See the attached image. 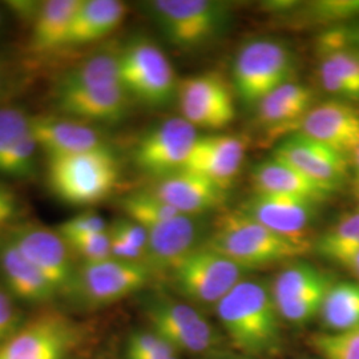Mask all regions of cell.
<instances>
[{"instance_id":"cell-36","label":"cell","mask_w":359,"mask_h":359,"mask_svg":"<svg viewBox=\"0 0 359 359\" xmlns=\"http://www.w3.org/2000/svg\"><path fill=\"white\" fill-rule=\"evenodd\" d=\"M32 116L22 107L0 105V161L31 130Z\"/></svg>"},{"instance_id":"cell-9","label":"cell","mask_w":359,"mask_h":359,"mask_svg":"<svg viewBox=\"0 0 359 359\" xmlns=\"http://www.w3.org/2000/svg\"><path fill=\"white\" fill-rule=\"evenodd\" d=\"M120 77L130 97L151 107L165 105L177 95L179 80L173 67L148 39H136L120 52Z\"/></svg>"},{"instance_id":"cell-18","label":"cell","mask_w":359,"mask_h":359,"mask_svg":"<svg viewBox=\"0 0 359 359\" xmlns=\"http://www.w3.org/2000/svg\"><path fill=\"white\" fill-rule=\"evenodd\" d=\"M317 203L281 194L255 193L240 212L273 231L293 238H308L306 231L317 213Z\"/></svg>"},{"instance_id":"cell-11","label":"cell","mask_w":359,"mask_h":359,"mask_svg":"<svg viewBox=\"0 0 359 359\" xmlns=\"http://www.w3.org/2000/svg\"><path fill=\"white\" fill-rule=\"evenodd\" d=\"M149 10L168 40L180 48L204 46L226 19L225 4L210 0H154Z\"/></svg>"},{"instance_id":"cell-19","label":"cell","mask_w":359,"mask_h":359,"mask_svg":"<svg viewBox=\"0 0 359 359\" xmlns=\"http://www.w3.org/2000/svg\"><path fill=\"white\" fill-rule=\"evenodd\" d=\"M298 132L341 154H354L359 145V111L344 102L318 104L302 118Z\"/></svg>"},{"instance_id":"cell-13","label":"cell","mask_w":359,"mask_h":359,"mask_svg":"<svg viewBox=\"0 0 359 359\" xmlns=\"http://www.w3.org/2000/svg\"><path fill=\"white\" fill-rule=\"evenodd\" d=\"M197 128L184 117H169L148 129L133 149L135 165L147 175L163 179L185 165L198 139Z\"/></svg>"},{"instance_id":"cell-33","label":"cell","mask_w":359,"mask_h":359,"mask_svg":"<svg viewBox=\"0 0 359 359\" xmlns=\"http://www.w3.org/2000/svg\"><path fill=\"white\" fill-rule=\"evenodd\" d=\"M295 18L305 23L333 27L359 19V0H317L302 6Z\"/></svg>"},{"instance_id":"cell-43","label":"cell","mask_w":359,"mask_h":359,"mask_svg":"<svg viewBox=\"0 0 359 359\" xmlns=\"http://www.w3.org/2000/svg\"><path fill=\"white\" fill-rule=\"evenodd\" d=\"M20 204L18 194L13 189L0 181V217L8 219L11 224L19 216Z\"/></svg>"},{"instance_id":"cell-42","label":"cell","mask_w":359,"mask_h":359,"mask_svg":"<svg viewBox=\"0 0 359 359\" xmlns=\"http://www.w3.org/2000/svg\"><path fill=\"white\" fill-rule=\"evenodd\" d=\"M108 231L117 237L123 238L129 245L135 246L136 249L142 250L145 255L147 244H148V231L140 224L127 217L120 218V219H116Z\"/></svg>"},{"instance_id":"cell-31","label":"cell","mask_w":359,"mask_h":359,"mask_svg":"<svg viewBox=\"0 0 359 359\" xmlns=\"http://www.w3.org/2000/svg\"><path fill=\"white\" fill-rule=\"evenodd\" d=\"M316 250L334 264L346 266L359 252V212L348 213L325 231L316 244Z\"/></svg>"},{"instance_id":"cell-12","label":"cell","mask_w":359,"mask_h":359,"mask_svg":"<svg viewBox=\"0 0 359 359\" xmlns=\"http://www.w3.org/2000/svg\"><path fill=\"white\" fill-rule=\"evenodd\" d=\"M7 234L48 280L59 297L69 298L76 280L75 256L56 229L39 224L15 225Z\"/></svg>"},{"instance_id":"cell-4","label":"cell","mask_w":359,"mask_h":359,"mask_svg":"<svg viewBox=\"0 0 359 359\" xmlns=\"http://www.w3.org/2000/svg\"><path fill=\"white\" fill-rule=\"evenodd\" d=\"M86 323L59 310L46 309L31 318L0 347V359H79L90 345Z\"/></svg>"},{"instance_id":"cell-34","label":"cell","mask_w":359,"mask_h":359,"mask_svg":"<svg viewBox=\"0 0 359 359\" xmlns=\"http://www.w3.org/2000/svg\"><path fill=\"white\" fill-rule=\"evenodd\" d=\"M39 152L41 151L38 142L32 130H29L0 161V176L13 180L34 177L38 167Z\"/></svg>"},{"instance_id":"cell-20","label":"cell","mask_w":359,"mask_h":359,"mask_svg":"<svg viewBox=\"0 0 359 359\" xmlns=\"http://www.w3.org/2000/svg\"><path fill=\"white\" fill-rule=\"evenodd\" d=\"M55 108L59 115L83 123H117L129 109L130 95L123 86L103 90H55Z\"/></svg>"},{"instance_id":"cell-24","label":"cell","mask_w":359,"mask_h":359,"mask_svg":"<svg viewBox=\"0 0 359 359\" xmlns=\"http://www.w3.org/2000/svg\"><path fill=\"white\" fill-rule=\"evenodd\" d=\"M252 181L256 193L289 196L317 204L333 193L329 188L274 157L262 161L253 169Z\"/></svg>"},{"instance_id":"cell-41","label":"cell","mask_w":359,"mask_h":359,"mask_svg":"<svg viewBox=\"0 0 359 359\" xmlns=\"http://www.w3.org/2000/svg\"><path fill=\"white\" fill-rule=\"evenodd\" d=\"M56 231H59L63 237H72V236H83V234H92V233H103L108 231L107 221L103 216L96 212H81L76 216L62 222Z\"/></svg>"},{"instance_id":"cell-39","label":"cell","mask_w":359,"mask_h":359,"mask_svg":"<svg viewBox=\"0 0 359 359\" xmlns=\"http://www.w3.org/2000/svg\"><path fill=\"white\" fill-rule=\"evenodd\" d=\"M63 238L67 241L69 249L72 250L74 256L79 257L81 261H97V259L112 257L111 256V238H109L108 231L103 233L63 237Z\"/></svg>"},{"instance_id":"cell-51","label":"cell","mask_w":359,"mask_h":359,"mask_svg":"<svg viewBox=\"0 0 359 359\" xmlns=\"http://www.w3.org/2000/svg\"><path fill=\"white\" fill-rule=\"evenodd\" d=\"M357 196H358V198H359V192H357Z\"/></svg>"},{"instance_id":"cell-35","label":"cell","mask_w":359,"mask_h":359,"mask_svg":"<svg viewBox=\"0 0 359 359\" xmlns=\"http://www.w3.org/2000/svg\"><path fill=\"white\" fill-rule=\"evenodd\" d=\"M310 346L322 359H359V326L344 333L314 334Z\"/></svg>"},{"instance_id":"cell-27","label":"cell","mask_w":359,"mask_h":359,"mask_svg":"<svg viewBox=\"0 0 359 359\" xmlns=\"http://www.w3.org/2000/svg\"><path fill=\"white\" fill-rule=\"evenodd\" d=\"M79 4L80 0L41 1L38 13L31 22L29 48L36 53L63 50Z\"/></svg>"},{"instance_id":"cell-32","label":"cell","mask_w":359,"mask_h":359,"mask_svg":"<svg viewBox=\"0 0 359 359\" xmlns=\"http://www.w3.org/2000/svg\"><path fill=\"white\" fill-rule=\"evenodd\" d=\"M121 208L127 218L140 224L145 229L180 215L176 209L168 205L151 189L126 196L121 200Z\"/></svg>"},{"instance_id":"cell-30","label":"cell","mask_w":359,"mask_h":359,"mask_svg":"<svg viewBox=\"0 0 359 359\" xmlns=\"http://www.w3.org/2000/svg\"><path fill=\"white\" fill-rule=\"evenodd\" d=\"M318 68L323 90L342 99L359 100V59L351 52L338 51L320 56Z\"/></svg>"},{"instance_id":"cell-45","label":"cell","mask_w":359,"mask_h":359,"mask_svg":"<svg viewBox=\"0 0 359 359\" xmlns=\"http://www.w3.org/2000/svg\"><path fill=\"white\" fill-rule=\"evenodd\" d=\"M8 79H10V71H8V67L0 60V99L3 97L4 92L7 90V86H8Z\"/></svg>"},{"instance_id":"cell-21","label":"cell","mask_w":359,"mask_h":359,"mask_svg":"<svg viewBox=\"0 0 359 359\" xmlns=\"http://www.w3.org/2000/svg\"><path fill=\"white\" fill-rule=\"evenodd\" d=\"M0 276L3 287L18 302L47 305L59 298L51 283L19 250L7 233L0 237Z\"/></svg>"},{"instance_id":"cell-14","label":"cell","mask_w":359,"mask_h":359,"mask_svg":"<svg viewBox=\"0 0 359 359\" xmlns=\"http://www.w3.org/2000/svg\"><path fill=\"white\" fill-rule=\"evenodd\" d=\"M177 97L182 117L196 128H225L236 115L233 93L217 74L181 80Z\"/></svg>"},{"instance_id":"cell-26","label":"cell","mask_w":359,"mask_h":359,"mask_svg":"<svg viewBox=\"0 0 359 359\" xmlns=\"http://www.w3.org/2000/svg\"><path fill=\"white\" fill-rule=\"evenodd\" d=\"M311 102L313 92L310 88L289 81L257 104V120L268 130H297L311 109Z\"/></svg>"},{"instance_id":"cell-50","label":"cell","mask_w":359,"mask_h":359,"mask_svg":"<svg viewBox=\"0 0 359 359\" xmlns=\"http://www.w3.org/2000/svg\"><path fill=\"white\" fill-rule=\"evenodd\" d=\"M354 55H357V56H358V59H359V53H354Z\"/></svg>"},{"instance_id":"cell-3","label":"cell","mask_w":359,"mask_h":359,"mask_svg":"<svg viewBox=\"0 0 359 359\" xmlns=\"http://www.w3.org/2000/svg\"><path fill=\"white\" fill-rule=\"evenodd\" d=\"M120 168L107 147L83 154L47 157V182L65 204L95 205L115 189Z\"/></svg>"},{"instance_id":"cell-44","label":"cell","mask_w":359,"mask_h":359,"mask_svg":"<svg viewBox=\"0 0 359 359\" xmlns=\"http://www.w3.org/2000/svg\"><path fill=\"white\" fill-rule=\"evenodd\" d=\"M201 359H257L248 357L244 354H240L237 351H231V350H224L219 348L217 351H213L210 354H208L205 357H201Z\"/></svg>"},{"instance_id":"cell-28","label":"cell","mask_w":359,"mask_h":359,"mask_svg":"<svg viewBox=\"0 0 359 359\" xmlns=\"http://www.w3.org/2000/svg\"><path fill=\"white\" fill-rule=\"evenodd\" d=\"M120 77V52H104L90 56L67 71L57 81L56 88L69 90H103L118 87Z\"/></svg>"},{"instance_id":"cell-1","label":"cell","mask_w":359,"mask_h":359,"mask_svg":"<svg viewBox=\"0 0 359 359\" xmlns=\"http://www.w3.org/2000/svg\"><path fill=\"white\" fill-rule=\"evenodd\" d=\"M216 314L237 353L257 359L283 353V322L266 281L246 277L221 299Z\"/></svg>"},{"instance_id":"cell-8","label":"cell","mask_w":359,"mask_h":359,"mask_svg":"<svg viewBox=\"0 0 359 359\" xmlns=\"http://www.w3.org/2000/svg\"><path fill=\"white\" fill-rule=\"evenodd\" d=\"M294 57L289 47L276 39L248 41L233 67V81L238 96L248 104H258L270 92L292 81Z\"/></svg>"},{"instance_id":"cell-22","label":"cell","mask_w":359,"mask_h":359,"mask_svg":"<svg viewBox=\"0 0 359 359\" xmlns=\"http://www.w3.org/2000/svg\"><path fill=\"white\" fill-rule=\"evenodd\" d=\"M31 130L47 157L83 154L107 147L100 132L67 116H32Z\"/></svg>"},{"instance_id":"cell-38","label":"cell","mask_w":359,"mask_h":359,"mask_svg":"<svg viewBox=\"0 0 359 359\" xmlns=\"http://www.w3.org/2000/svg\"><path fill=\"white\" fill-rule=\"evenodd\" d=\"M180 354L164 338L154 330H137L129 335L126 346V359Z\"/></svg>"},{"instance_id":"cell-46","label":"cell","mask_w":359,"mask_h":359,"mask_svg":"<svg viewBox=\"0 0 359 359\" xmlns=\"http://www.w3.org/2000/svg\"><path fill=\"white\" fill-rule=\"evenodd\" d=\"M345 268L351 270V271L354 273V276L358 278L359 281V252L347 262V265Z\"/></svg>"},{"instance_id":"cell-10","label":"cell","mask_w":359,"mask_h":359,"mask_svg":"<svg viewBox=\"0 0 359 359\" xmlns=\"http://www.w3.org/2000/svg\"><path fill=\"white\" fill-rule=\"evenodd\" d=\"M333 283L329 274L308 262L286 265L270 285L283 323L302 327L318 317Z\"/></svg>"},{"instance_id":"cell-29","label":"cell","mask_w":359,"mask_h":359,"mask_svg":"<svg viewBox=\"0 0 359 359\" xmlns=\"http://www.w3.org/2000/svg\"><path fill=\"white\" fill-rule=\"evenodd\" d=\"M327 333H344L359 326V281L334 283L320 313Z\"/></svg>"},{"instance_id":"cell-15","label":"cell","mask_w":359,"mask_h":359,"mask_svg":"<svg viewBox=\"0 0 359 359\" xmlns=\"http://www.w3.org/2000/svg\"><path fill=\"white\" fill-rule=\"evenodd\" d=\"M147 231L148 244L144 264L152 273H170L185 257L205 243V226L201 216L179 215L148 228Z\"/></svg>"},{"instance_id":"cell-40","label":"cell","mask_w":359,"mask_h":359,"mask_svg":"<svg viewBox=\"0 0 359 359\" xmlns=\"http://www.w3.org/2000/svg\"><path fill=\"white\" fill-rule=\"evenodd\" d=\"M26 321L18 301L0 286V347L3 346Z\"/></svg>"},{"instance_id":"cell-2","label":"cell","mask_w":359,"mask_h":359,"mask_svg":"<svg viewBox=\"0 0 359 359\" xmlns=\"http://www.w3.org/2000/svg\"><path fill=\"white\" fill-rule=\"evenodd\" d=\"M204 245L250 271L292 261L310 248L308 238L278 234L240 210L218 217Z\"/></svg>"},{"instance_id":"cell-16","label":"cell","mask_w":359,"mask_h":359,"mask_svg":"<svg viewBox=\"0 0 359 359\" xmlns=\"http://www.w3.org/2000/svg\"><path fill=\"white\" fill-rule=\"evenodd\" d=\"M273 157L292 165L332 192L346 179V154L299 132L280 142Z\"/></svg>"},{"instance_id":"cell-47","label":"cell","mask_w":359,"mask_h":359,"mask_svg":"<svg viewBox=\"0 0 359 359\" xmlns=\"http://www.w3.org/2000/svg\"><path fill=\"white\" fill-rule=\"evenodd\" d=\"M354 176H355V189L359 192V145L354 151Z\"/></svg>"},{"instance_id":"cell-37","label":"cell","mask_w":359,"mask_h":359,"mask_svg":"<svg viewBox=\"0 0 359 359\" xmlns=\"http://www.w3.org/2000/svg\"><path fill=\"white\" fill-rule=\"evenodd\" d=\"M316 48L320 56L338 51L359 53V19L322 29Z\"/></svg>"},{"instance_id":"cell-17","label":"cell","mask_w":359,"mask_h":359,"mask_svg":"<svg viewBox=\"0 0 359 359\" xmlns=\"http://www.w3.org/2000/svg\"><path fill=\"white\" fill-rule=\"evenodd\" d=\"M245 157V142L231 135L198 136L182 170L213 181L224 191L237 179Z\"/></svg>"},{"instance_id":"cell-23","label":"cell","mask_w":359,"mask_h":359,"mask_svg":"<svg viewBox=\"0 0 359 359\" xmlns=\"http://www.w3.org/2000/svg\"><path fill=\"white\" fill-rule=\"evenodd\" d=\"M151 191L185 216H201L221 205L225 198V191L217 184L189 170L158 180Z\"/></svg>"},{"instance_id":"cell-48","label":"cell","mask_w":359,"mask_h":359,"mask_svg":"<svg viewBox=\"0 0 359 359\" xmlns=\"http://www.w3.org/2000/svg\"><path fill=\"white\" fill-rule=\"evenodd\" d=\"M130 359H180V354H167V355H154V357H142V358Z\"/></svg>"},{"instance_id":"cell-7","label":"cell","mask_w":359,"mask_h":359,"mask_svg":"<svg viewBox=\"0 0 359 359\" xmlns=\"http://www.w3.org/2000/svg\"><path fill=\"white\" fill-rule=\"evenodd\" d=\"M144 262L108 257L77 264L76 280L69 298L81 308L96 310L142 290L152 277Z\"/></svg>"},{"instance_id":"cell-5","label":"cell","mask_w":359,"mask_h":359,"mask_svg":"<svg viewBox=\"0 0 359 359\" xmlns=\"http://www.w3.org/2000/svg\"><path fill=\"white\" fill-rule=\"evenodd\" d=\"M144 317L151 330L164 338L180 354L198 357L222 348V335L204 313L189 302L165 293H152L142 301Z\"/></svg>"},{"instance_id":"cell-25","label":"cell","mask_w":359,"mask_h":359,"mask_svg":"<svg viewBox=\"0 0 359 359\" xmlns=\"http://www.w3.org/2000/svg\"><path fill=\"white\" fill-rule=\"evenodd\" d=\"M127 6L118 0H80L65 47H80L111 35L124 22Z\"/></svg>"},{"instance_id":"cell-6","label":"cell","mask_w":359,"mask_h":359,"mask_svg":"<svg viewBox=\"0 0 359 359\" xmlns=\"http://www.w3.org/2000/svg\"><path fill=\"white\" fill-rule=\"evenodd\" d=\"M250 270L215 249L201 245L170 271L175 287L187 302L200 308H215L221 299L248 277Z\"/></svg>"},{"instance_id":"cell-49","label":"cell","mask_w":359,"mask_h":359,"mask_svg":"<svg viewBox=\"0 0 359 359\" xmlns=\"http://www.w3.org/2000/svg\"><path fill=\"white\" fill-rule=\"evenodd\" d=\"M1 25H3V15L0 13V27H1Z\"/></svg>"}]
</instances>
